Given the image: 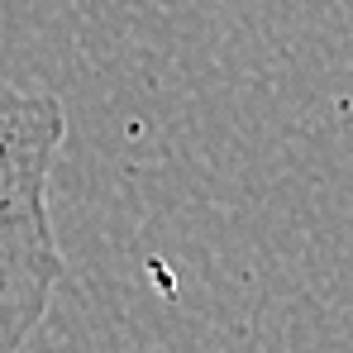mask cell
<instances>
[{"label":"cell","instance_id":"6da1fadb","mask_svg":"<svg viewBox=\"0 0 353 353\" xmlns=\"http://www.w3.org/2000/svg\"><path fill=\"white\" fill-rule=\"evenodd\" d=\"M67 143L62 101L48 91L5 86L0 105V353H24L43 325L62 263L48 191Z\"/></svg>","mask_w":353,"mask_h":353}]
</instances>
